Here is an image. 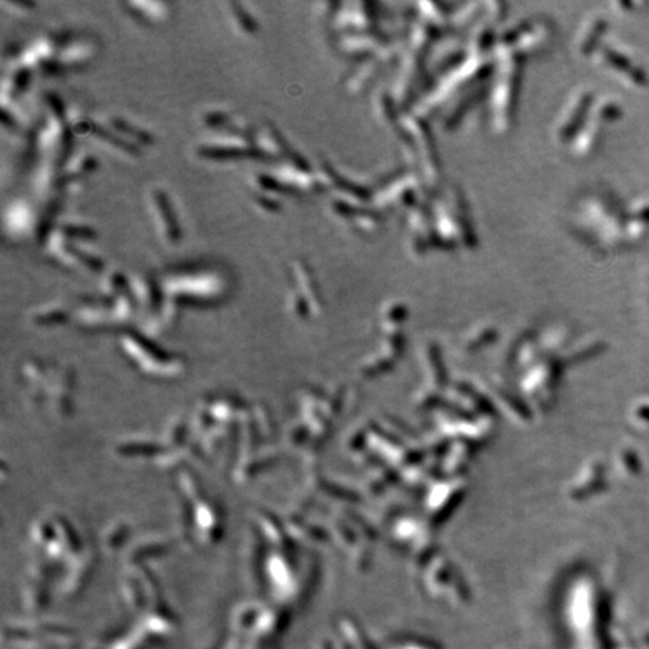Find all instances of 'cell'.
Returning <instances> with one entry per match:
<instances>
[{
	"label": "cell",
	"mask_w": 649,
	"mask_h": 649,
	"mask_svg": "<svg viewBox=\"0 0 649 649\" xmlns=\"http://www.w3.org/2000/svg\"><path fill=\"white\" fill-rule=\"evenodd\" d=\"M150 205H152L159 235L163 236L167 242H176L179 238L178 224L174 222V212H172L170 203H167V199L164 198L163 192L158 190L152 191Z\"/></svg>",
	"instance_id": "cell-1"
},
{
	"label": "cell",
	"mask_w": 649,
	"mask_h": 649,
	"mask_svg": "<svg viewBox=\"0 0 649 649\" xmlns=\"http://www.w3.org/2000/svg\"><path fill=\"white\" fill-rule=\"evenodd\" d=\"M91 53V44H87L86 41H74L63 48L59 62L74 65V63L82 62L83 59H86Z\"/></svg>",
	"instance_id": "cell-2"
},
{
	"label": "cell",
	"mask_w": 649,
	"mask_h": 649,
	"mask_svg": "<svg viewBox=\"0 0 649 649\" xmlns=\"http://www.w3.org/2000/svg\"><path fill=\"white\" fill-rule=\"evenodd\" d=\"M231 12L235 17L236 23L239 26L240 29L246 30V32H251L255 30V21H251L250 17L247 15L246 11L242 10V6L236 5V4H231Z\"/></svg>",
	"instance_id": "cell-3"
}]
</instances>
